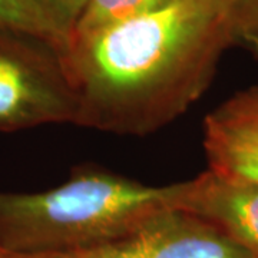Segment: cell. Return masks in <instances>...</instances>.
Listing matches in <instances>:
<instances>
[{
	"label": "cell",
	"instance_id": "ba28073f",
	"mask_svg": "<svg viewBox=\"0 0 258 258\" xmlns=\"http://www.w3.org/2000/svg\"><path fill=\"white\" fill-rule=\"evenodd\" d=\"M0 26L40 37L66 52L69 37L64 35L36 0H0Z\"/></svg>",
	"mask_w": 258,
	"mask_h": 258
},
{
	"label": "cell",
	"instance_id": "4fadbf2b",
	"mask_svg": "<svg viewBox=\"0 0 258 258\" xmlns=\"http://www.w3.org/2000/svg\"><path fill=\"white\" fill-rule=\"evenodd\" d=\"M257 40H258V39H257ZM255 49H257V50H255L254 53H255V55H258V42H257V46H255Z\"/></svg>",
	"mask_w": 258,
	"mask_h": 258
},
{
	"label": "cell",
	"instance_id": "52a82bcc",
	"mask_svg": "<svg viewBox=\"0 0 258 258\" xmlns=\"http://www.w3.org/2000/svg\"><path fill=\"white\" fill-rule=\"evenodd\" d=\"M166 2L169 0H86L72 29L68 49L106 29L157 9Z\"/></svg>",
	"mask_w": 258,
	"mask_h": 258
},
{
	"label": "cell",
	"instance_id": "30bf717a",
	"mask_svg": "<svg viewBox=\"0 0 258 258\" xmlns=\"http://www.w3.org/2000/svg\"><path fill=\"white\" fill-rule=\"evenodd\" d=\"M225 111L258 122V85L237 92L221 105Z\"/></svg>",
	"mask_w": 258,
	"mask_h": 258
},
{
	"label": "cell",
	"instance_id": "8fae6325",
	"mask_svg": "<svg viewBox=\"0 0 258 258\" xmlns=\"http://www.w3.org/2000/svg\"><path fill=\"white\" fill-rule=\"evenodd\" d=\"M248 3L252 12V32L249 39V47H252L258 36V0H248Z\"/></svg>",
	"mask_w": 258,
	"mask_h": 258
},
{
	"label": "cell",
	"instance_id": "7a4b0ae2",
	"mask_svg": "<svg viewBox=\"0 0 258 258\" xmlns=\"http://www.w3.org/2000/svg\"><path fill=\"white\" fill-rule=\"evenodd\" d=\"M185 182L151 186L99 168L42 192H0V254L43 255L93 247L154 215L182 208Z\"/></svg>",
	"mask_w": 258,
	"mask_h": 258
},
{
	"label": "cell",
	"instance_id": "6da1fadb",
	"mask_svg": "<svg viewBox=\"0 0 258 258\" xmlns=\"http://www.w3.org/2000/svg\"><path fill=\"white\" fill-rule=\"evenodd\" d=\"M248 0H169L75 43L63 55L78 126L142 137L181 116L210 86L221 55L247 45Z\"/></svg>",
	"mask_w": 258,
	"mask_h": 258
},
{
	"label": "cell",
	"instance_id": "3957f363",
	"mask_svg": "<svg viewBox=\"0 0 258 258\" xmlns=\"http://www.w3.org/2000/svg\"><path fill=\"white\" fill-rule=\"evenodd\" d=\"M78 115L63 53L40 37L0 26V131L76 125Z\"/></svg>",
	"mask_w": 258,
	"mask_h": 258
},
{
	"label": "cell",
	"instance_id": "5b68a950",
	"mask_svg": "<svg viewBox=\"0 0 258 258\" xmlns=\"http://www.w3.org/2000/svg\"><path fill=\"white\" fill-rule=\"evenodd\" d=\"M182 210L211 222L251 257L258 258V185L207 169L185 181Z\"/></svg>",
	"mask_w": 258,
	"mask_h": 258
},
{
	"label": "cell",
	"instance_id": "8992f818",
	"mask_svg": "<svg viewBox=\"0 0 258 258\" xmlns=\"http://www.w3.org/2000/svg\"><path fill=\"white\" fill-rule=\"evenodd\" d=\"M204 149L210 171L258 185V122L220 106L204 120Z\"/></svg>",
	"mask_w": 258,
	"mask_h": 258
},
{
	"label": "cell",
	"instance_id": "7c38bea8",
	"mask_svg": "<svg viewBox=\"0 0 258 258\" xmlns=\"http://www.w3.org/2000/svg\"><path fill=\"white\" fill-rule=\"evenodd\" d=\"M0 258H25V257H19V255H8V254H0Z\"/></svg>",
	"mask_w": 258,
	"mask_h": 258
},
{
	"label": "cell",
	"instance_id": "9c48e42d",
	"mask_svg": "<svg viewBox=\"0 0 258 258\" xmlns=\"http://www.w3.org/2000/svg\"><path fill=\"white\" fill-rule=\"evenodd\" d=\"M36 2L64 35L71 39L72 29L82 13L86 0H36Z\"/></svg>",
	"mask_w": 258,
	"mask_h": 258
},
{
	"label": "cell",
	"instance_id": "277c9868",
	"mask_svg": "<svg viewBox=\"0 0 258 258\" xmlns=\"http://www.w3.org/2000/svg\"><path fill=\"white\" fill-rule=\"evenodd\" d=\"M9 255V254H8ZM25 258H252L211 222L174 208L93 247Z\"/></svg>",
	"mask_w": 258,
	"mask_h": 258
}]
</instances>
